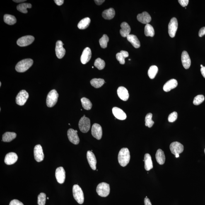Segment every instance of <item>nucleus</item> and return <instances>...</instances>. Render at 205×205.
Listing matches in <instances>:
<instances>
[{"mask_svg":"<svg viewBox=\"0 0 205 205\" xmlns=\"http://www.w3.org/2000/svg\"><path fill=\"white\" fill-rule=\"evenodd\" d=\"M47 199H49V198H47Z\"/></svg>","mask_w":205,"mask_h":205,"instance_id":"nucleus-55","label":"nucleus"},{"mask_svg":"<svg viewBox=\"0 0 205 205\" xmlns=\"http://www.w3.org/2000/svg\"><path fill=\"white\" fill-rule=\"evenodd\" d=\"M33 64V60L26 59L23 60L19 62L15 67L16 71L18 72L23 73L26 71Z\"/></svg>","mask_w":205,"mask_h":205,"instance_id":"nucleus-2","label":"nucleus"},{"mask_svg":"<svg viewBox=\"0 0 205 205\" xmlns=\"http://www.w3.org/2000/svg\"><path fill=\"white\" fill-rule=\"evenodd\" d=\"M1 82H0V87H1Z\"/></svg>","mask_w":205,"mask_h":205,"instance_id":"nucleus-54","label":"nucleus"},{"mask_svg":"<svg viewBox=\"0 0 205 205\" xmlns=\"http://www.w3.org/2000/svg\"><path fill=\"white\" fill-rule=\"evenodd\" d=\"M87 158L90 166L92 170H96L97 160L94 153L91 151H89L87 152Z\"/></svg>","mask_w":205,"mask_h":205,"instance_id":"nucleus-16","label":"nucleus"},{"mask_svg":"<svg viewBox=\"0 0 205 205\" xmlns=\"http://www.w3.org/2000/svg\"><path fill=\"white\" fill-rule=\"evenodd\" d=\"M54 1L56 4L59 6H61L64 2V0H54Z\"/></svg>","mask_w":205,"mask_h":205,"instance_id":"nucleus-48","label":"nucleus"},{"mask_svg":"<svg viewBox=\"0 0 205 205\" xmlns=\"http://www.w3.org/2000/svg\"><path fill=\"white\" fill-rule=\"evenodd\" d=\"M59 94L56 90L53 89L49 92L47 98V105L48 107H52L57 102Z\"/></svg>","mask_w":205,"mask_h":205,"instance_id":"nucleus-5","label":"nucleus"},{"mask_svg":"<svg viewBox=\"0 0 205 205\" xmlns=\"http://www.w3.org/2000/svg\"><path fill=\"white\" fill-rule=\"evenodd\" d=\"M63 45H64V44H63L61 40H58L56 42L55 48L56 54L57 58L59 59H62L64 57L66 54V49L63 47Z\"/></svg>","mask_w":205,"mask_h":205,"instance_id":"nucleus-14","label":"nucleus"},{"mask_svg":"<svg viewBox=\"0 0 205 205\" xmlns=\"http://www.w3.org/2000/svg\"><path fill=\"white\" fill-rule=\"evenodd\" d=\"M204 152H205V150H204Z\"/></svg>","mask_w":205,"mask_h":205,"instance_id":"nucleus-57","label":"nucleus"},{"mask_svg":"<svg viewBox=\"0 0 205 205\" xmlns=\"http://www.w3.org/2000/svg\"><path fill=\"white\" fill-rule=\"evenodd\" d=\"M155 158L157 162L160 165H163L165 163V156L164 152L162 149H159L157 150Z\"/></svg>","mask_w":205,"mask_h":205,"instance_id":"nucleus-26","label":"nucleus"},{"mask_svg":"<svg viewBox=\"0 0 205 205\" xmlns=\"http://www.w3.org/2000/svg\"><path fill=\"white\" fill-rule=\"evenodd\" d=\"M144 34L146 36L153 37L155 35V31L153 26L150 24H147L144 28Z\"/></svg>","mask_w":205,"mask_h":205,"instance_id":"nucleus-35","label":"nucleus"},{"mask_svg":"<svg viewBox=\"0 0 205 205\" xmlns=\"http://www.w3.org/2000/svg\"><path fill=\"white\" fill-rule=\"evenodd\" d=\"M129 61H130V60H131V59H129Z\"/></svg>","mask_w":205,"mask_h":205,"instance_id":"nucleus-56","label":"nucleus"},{"mask_svg":"<svg viewBox=\"0 0 205 205\" xmlns=\"http://www.w3.org/2000/svg\"><path fill=\"white\" fill-rule=\"evenodd\" d=\"M109 184L105 182L99 184L97 186L96 191L99 196L102 197H107L110 193Z\"/></svg>","mask_w":205,"mask_h":205,"instance_id":"nucleus-4","label":"nucleus"},{"mask_svg":"<svg viewBox=\"0 0 205 205\" xmlns=\"http://www.w3.org/2000/svg\"><path fill=\"white\" fill-rule=\"evenodd\" d=\"M137 20L141 23L144 24H148L151 20V17L149 14L146 11L139 14L137 17Z\"/></svg>","mask_w":205,"mask_h":205,"instance_id":"nucleus-21","label":"nucleus"},{"mask_svg":"<svg viewBox=\"0 0 205 205\" xmlns=\"http://www.w3.org/2000/svg\"><path fill=\"white\" fill-rule=\"evenodd\" d=\"M201 71L202 75L205 78V66H203V67L201 68Z\"/></svg>","mask_w":205,"mask_h":205,"instance_id":"nucleus-50","label":"nucleus"},{"mask_svg":"<svg viewBox=\"0 0 205 205\" xmlns=\"http://www.w3.org/2000/svg\"><path fill=\"white\" fill-rule=\"evenodd\" d=\"M9 205H24L23 203L17 199H13L10 202Z\"/></svg>","mask_w":205,"mask_h":205,"instance_id":"nucleus-44","label":"nucleus"},{"mask_svg":"<svg viewBox=\"0 0 205 205\" xmlns=\"http://www.w3.org/2000/svg\"><path fill=\"white\" fill-rule=\"evenodd\" d=\"M32 5L30 3H23L17 6V9L20 12L27 13L28 12L27 8H32Z\"/></svg>","mask_w":205,"mask_h":205,"instance_id":"nucleus-34","label":"nucleus"},{"mask_svg":"<svg viewBox=\"0 0 205 205\" xmlns=\"http://www.w3.org/2000/svg\"><path fill=\"white\" fill-rule=\"evenodd\" d=\"M92 52L91 49L88 47H87L83 50L81 57V61L82 64H87L91 59Z\"/></svg>","mask_w":205,"mask_h":205,"instance_id":"nucleus-17","label":"nucleus"},{"mask_svg":"<svg viewBox=\"0 0 205 205\" xmlns=\"http://www.w3.org/2000/svg\"><path fill=\"white\" fill-rule=\"evenodd\" d=\"M94 1L97 5H100L102 4L105 1L104 0H95Z\"/></svg>","mask_w":205,"mask_h":205,"instance_id":"nucleus-49","label":"nucleus"},{"mask_svg":"<svg viewBox=\"0 0 205 205\" xmlns=\"http://www.w3.org/2000/svg\"><path fill=\"white\" fill-rule=\"evenodd\" d=\"M90 84L92 86L95 88H98L101 87L105 83V80L102 79H93L90 81Z\"/></svg>","mask_w":205,"mask_h":205,"instance_id":"nucleus-32","label":"nucleus"},{"mask_svg":"<svg viewBox=\"0 0 205 205\" xmlns=\"http://www.w3.org/2000/svg\"><path fill=\"white\" fill-rule=\"evenodd\" d=\"M158 71V68L157 66H151L148 69V76L151 79L155 78V76L157 74Z\"/></svg>","mask_w":205,"mask_h":205,"instance_id":"nucleus-36","label":"nucleus"},{"mask_svg":"<svg viewBox=\"0 0 205 205\" xmlns=\"http://www.w3.org/2000/svg\"><path fill=\"white\" fill-rule=\"evenodd\" d=\"M3 20L5 23L10 25H14L17 21L16 18L14 16L8 14L4 15Z\"/></svg>","mask_w":205,"mask_h":205,"instance_id":"nucleus-33","label":"nucleus"},{"mask_svg":"<svg viewBox=\"0 0 205 205\" xmlns=\"http://www.w3.org/2000/svg\"><path fill=\"white\" fill-rule=\"evenodd\" d=\"M26 1L25 0H13V1L16 3H20L24 2Z\"/></svg>","mask_w":205,"mask_h":205,"instance_id":"nucleus-51","label":"nucleus"},{"mask_svg":"<svg viewBox=\"0 0 205 205\" xmlns=\"http://www.w3.org/2000/svg\"><path fill=\"white\" fill-rule=\"evenodd\" d=\"M121 29L120 30L121 35L123 37H127L131 32L130 27L126 22H123L121 24Z\"/></svg>","mask_w":205,"mask_h":205,"instance_id":"nucleus-23","label":"nucleus"},{"mask_svg":"<svg viewBox=\"0 0 205 205\" xmlns=\"http://www.w3.org/2000/svg\"><path fill=\"white\" fill-rule=\"evenodd\" d=\"M55 175L56 180L59 183H64L66 179V172L62 167H59L56 169Z\"/></svg>","mask_w":205,"mask_h":205,"instance_id":"nucleus-15","label":"nucleus"},{"mask_svg":"<svg viewBox=\"0 0 205 205\" xmlns=\"http://www.w3.org/2000/svg\"><path fill=\"white\" fill-rule=\"evenodd\" d=\"M144 202L145 205H152L150 199L147 197V196L144 199Z\"/></svg>","mask_w":205,"mask_h":205,"instance_id":"nucleus-47","label":"nucleus"},{"mask_svg":"<svg viewBox=\"0 0 205 205\" xmlns=\"http://www.w3.org/2000/svg\"><path fill=\"white\" fill-rule=\"evenodd\" d=\"M29 97V94L26 90H21L16 96V104L20 106L24 105L26 102Z\"/></svg>","mask_w":205,"mask_h":205,"instance_id":"nucleus-7","label":"nucleus"},{"mask_svg":"<svg viewBox=\"0 0 205 205\" xmlns=\"http://www.w3.org/2000/svg\"><path fill=\"white\" fill-rule=\"evenodd\" d=\"M18 157L14 153H10L7 154L5 157L4 162L7 165H11L16 163Z\"/></svg>","mask_w":205,"mask_h":205,"instance_id":"nucleus-19","label":"nucleus"},{"mask_svg":"<svg viewBox=\"0 0 205 205\" xmlns=\"http://www.w3.org/2000/svg\"><path fill=\"white\" fill-rule=\"evenodd\" d=\"M170 148L171 153L175 155L182 153L184 150L183 145L178 142L171 143Z\"/></svg>","mask_w":205,"mask_h":205,"instance_id":"nucleus-10","label":"nucleus"},{"mask_svg":"<svg viewBox=\"0 0 205 205\" xmlns=\"http://www.w3.org/2000/svg\"><path fill=\"white\" fill-rule=\"evenodd\" d=\"M144 168L147 171H149L153 167V161H152L151 156L148 153H146L144 155Z\"/></svg>","mask_w":205,"mask_h":205,"instance_id":"nucleus-25","label":"nucleus"},{"mask_svg":"<svg viewBox=\"0 0 205 205\" xmlns=\"http://www.w3.org/2000/svg\"><path fill=\"white\" fill-rule=\"evenodd\" d=\"M175 156L176 158H178L179 157V154H176L175 155Z\"/></svg>","mask_w":205,"mask_h":205,"instance_id":"nucleus-52","label":"nucleus"},{"mask_svg":"<svg viewBox=\"0 0 205 205\" xmlns=\"http://www.w3.org/2000/svg\"><path fill=\"white\" fill-rule=\"evenodd\" d=\"M46 201V195L44 193H40L38 196V205H45Z\"/></svg>","mask_w":205,"mask_h":205,"instance_id":"nucleus-41","label":"nucleus"},{"mask_svg":"<svg viewBox=\"0 0 205 205\" xmlns=\"http://www.w3.org/2000/svg\"><path fill=\"white\" fill-rule=\"evenodd\" d=\"M35 38L32 36H25L19 39L17 41V44L20 47H26L32 44Z\"/></svg>","mask_w":205,"mask_h":205,"instance_id":"nucleus-8","label":"nucleus"},{"mask_svg":"<svg viewBox=\"0 0 205 205\" xmlns=\"http://www.w3.org/2000/svg\"><path fill=\"white\" fill-rule=\"evenodd\" d=\"M109 39L107 35L104 34L102 37L99 40L100 45L102 48H105L107 47V43L108 42Z\"/></svg>","mask_w":205,"mask_h":205,"instance_id":"nucleus-40","label":"nucleus"},{"mask_svg":"<svg viewBox=\"0 0 205 205\" xmlns=\"http://www.w3.org/2000/svg\"><path fill=\"white\" fill-rule=\"evenodd\" d=\"M178 83L176 80L171 79L167 82L164 85L163 89L166 92L170 91L171 90L176 88Z\"/></svg>","mask_w":205,"mask_h":205,"instance_id":"nucleus-24","label":"nucleus"},{"mask_svg":"<svg viewBox=\"0 0 205 205\" xmlns=\"http://www.w3.org/2000/svg\"><path fill=\"white\" fill-rule=\"evenodd\" d=\"M129 56L127 51H121L120 52L116 54V57L117 60L119 62L120 64L124 65L125 63V58L128 57Z\"/></svg>","mask_w":205,"mask_h":205,"instance_id":"nucleus-29","label":"nucleus"},{"mask_svg":"<svg viewBox=\"0 0 205 205\" xmlns=\"http://www.w3.org/2000/svg\"><path fill=\"white\" fill-rule=\"evenodd\" d=\"M127 40L132 44V45L136 48H138L140 47V42L136 35L130 34L126 37Z\"/></svg>","mask_w":205,"mask_h":205,"instance_id":"nucleus-27","label":"nucleus"},{"mask_svg":"<svg viewBox=\"0 0 205 205\" xmlns=\"http://www.w3.org/2000/svg\"><path fill=\"white\" fill-rule=\"evenodd\" d=\"M203 66H203L202 65H201V68L203 67Z\"/></svg>","mask_w":205,"mask_h":205,"instance_id":"nucleus-53","label":"nucleus"},{"mask_svg":"<svg viewBox=\"0 0 205 205\" xmlns=\"http://www.w3.org/2000/svg\"><path fill=\"white\" fill-rule=\"evenodd\" d=\"M177 28V20L174 17L171 19L168 25V33L171 37L174 38L175 36Z\"/></svg>","mask_w":205,"mask_h":205,"instance_id":"nucleus-9","label":"nucleus"},{"mask_svg":"<svg viewBox=\"0 0 205 205\" xmlns=\"http://www.w3.org/2000/svg\"><path fill=\"white\" fill-rule=\"evenodd\" d=\"M94 66L98 70H102L105 68V62L103 60L100 59V58H97L95 61Z\"/></svg>","mask_w":205,"mask_h":205,"instance_id":"nucleus-39","label":"nucleus"},{"mask_svg":"<svg viewBox=\"0 0 205 205\" xmlns=\"http://www.w3.org/2000/svg\"><path fill=\"white\" fill-rule=\"evenodd\" d=\"M102 15L105 19L108 20L112 19L115 15V10L112 8L106 10L102 13Z\"/></svg>","mask_w":205,"mask_h":205,"instance_id":"nucleus-28","label":"nucleus"},{"mask_svg":"<svg viewBox=\"0 0 205 205\" xmlns=\"http://www.w3.org/2000/svg\"><path fill=\"white\" fill-rule=\"evenodd\" d=\"M34 156L37 162L42 161L44 158V155L42 146L40 144L37 145L34 148Z\"/></svg>","mask_w":205,"mask_h":205,"instance_id":"nucleus-11","label":"nucleus"},{"mask_svg":"<svg viewBox=\"0 0 205 205\" xmlns=\"http://www.w3.org/2000/svg\"><path fill=\"white\" fill-rule=\"evenodd\" d=\"M204 96L202 95H199L196 96L194 97L193 103L195 105H198L202 103L204 100Z\"/></svg>","mask_w":205,"mask_h":205,"instance_id":"nucleus-42","label":"nucleus"},{"mask_svg":"<svg viewBox=\"0 0 205 205\" xmlns=\"http://www.w3.org/2000/svg\"><path fill=\"white\" fill-rule=\"evenodd\" d=\"M81 102L82 106L86 110H89L91 109L92 107V103L90 100L88 98L83 97L81 99Z\"/></svg>","mask_w":205,"mask_h":205,"instance_id":"nucleus-37","label":"nucleus"},{"mask_svg":"<svg viewBox=\"0 0 205 205\" xmlns=\"http://www.w3.org/2000/svg\"><path fill=\"white\" fill-rule=\"evenodd\" d=\"M90 18H85L82 19L79 23L78 27L80 30H85L88 28L90 23Z\"/></svg>","mask_w":205,"mask_h":205,"instance_id":"nucleus-31","label":"nucleus"},{"mask_svg":"<svg viewBox=\"0 0 205 205\" xmlns=\"http://www.w3.org/2000/svg\"><path fill=\"white\" fill-rule=\"evenodd\" d=\"M78 131L73 129H69L67 131V135L70 142L73 144H78L80 142L79 138L77 134Z\"/></svg>","mask_w":205,"mask_h":205,"instance_id":"nucleus-12","label":"nucleus"},{"mask_svg":"<svg viewBox=\"0 0 205 205\" xmlns=\"http://www.w3.org/2000/svg\"><path fill=\"white\" fill-rule=\"evenodd\" d=\"M181 61L183 66L185 69H188L190 67L191 64V59L187 51H184L182 52L181 56Z\"/></svg>","mask_w":205,"mask_h":205,"instance_id":"nucleus-18","label":"nucleus"},{"mask_svg":"<svg viewBox=\"0 0 205 205\" xmlns=\"http://www.w3.org/2000/svg\"><path fill=\"white\" fill-rule=\"evenodd\" d=\"M178 114L176 112H174L169 115L168 120L169 122H173L176 120L177 118Z\"/></svg>","mask_w":205,"mask_h":205,"instance_id":"nucleus-43","label":"nucleus"},{"mask_svg":"<svg viewBox=\"0 0 205 205\" xmlns=\"http://www.w3.org/2000/svg\"><path fill=\"white\" fill-rule=\"evenodd\" d=\"M17 135L14 132H7L2 136V141L5 142H10L16 138Z\"/></svg>","mask_w":205,"mask_h":205,"instance_id":"nucleus-30","label":"nucleus"},{"mask_svg":"<svg viewBox=\"0 0 205 205\" xmlns=\"http://www.w3.org/2000/svg\"><path fill=\"white\" fill-rule=\"evenodd\" d=\"M130 159V151L127 148H123L119 152L118 160L120 165L125 167L129 163Z\"/></svg>","mask_w":205,"mask_h":205,"instance_id":"nucleus-1","label":"nucleus"},{"mask_svg":"<svg viewBox=\"0 0 205 205\" xmlns=\"http://www.w3.org/2000/svg\"><path fill=\"white\" fill-rule=\"evenodd\" d=\"M79 127L82 132L86 133L89 130L90 127V121L89 119L84 115L79 122Z\"/></svg>","mask_w":205,"mask_h":205,"instance_id":"nucleus-6","label":"nucleus"},{"mask_svg":"<svg viewBox=\"0 0 205 205\" xmlns=\"http://www.w3.org/2000/svg\"><path fill=\"white\" fill-rule=\"evenodd\" d=\"M152 117L153 114L150 113L147 114L145 117V125L149 128L152 127L154 124V122L152 120Z\"/></svg>","mask_w":205,"mask_h":205,"instance_id":"nucleus-38","label":"nucleus"},{"mask_svg":"<svg viewBox=\"0 0 205 205\" xmlns=\"http://www.w3.org/2000/svg\"><path fill=\"white\" fill-rule=\"evenodd\" d=\"M117 95L121 100L126 101L129 98V95L127 89L124 87H119L117 90Z\"/></svg>","mask_w":205,"mask_h":205,"instance_id":"nucleus-20","label":"nucleus"},{"mask_svg":"<svg viewBox=\"0 0 205 205\" xmlns=\"http://www.w3.org/2000/svg\"><path fill=\"white\" fill-rule=\"evenodd\" d=\"M189 0H179L178 1L179 2L181 6L183 7H185L187 6L189 3Z\"/></svg>","mask_w":205,"mask_h":205,"instance_id":"nucleus-45","label":"nucleus"},{"mask_svg":"<svg viewBox=\"0 0 205 205\" xmlns=\"http://www.w3.org/2000/svg\"><path fill=\"white\" fill-rule=\"evenodd\" d=\"M101 126L97 124H94L92 126L91 133L92 135L98 140L101 139L102 133Z\"/></svg>","mask_w":205,"mask_h":205,"instance_id":"nucleus-13","label":"nucleus"},{"mask_svg":"<svg viewBox=\"0 0 205 205\" xmlns=\"http://www.w3.org/2000/svg\"><path fill=\"white\" fill-rule=\"evenodd\" d=\"M112 112L114 116L117 119L124 120L126 118L125 112L119 107H114L112 109Z\"/></svg>","mask_w":205,"mask_h":205,"instance_id":"nucleus-22","label":"nucleus"},{"mask_svg":"<svg viewBox=\"0 0 205 205\" xmlns=\"http://www.w3.org/2000/svg\"><path fill=\"white\" fill-rule=\"evenodd\" d=\"M73 197L79 204H83L84 202V195L81 188L78 184H75L73 187Z\"/></svg>","mask_w":205,"mask_h":205,"instance_id":"nucleus-3","label":"nucleus"},{"mask_svg":"<svg viewBox=\"0 0 205 205\" xmlns=\"http://www.w3.org/2000/svg\"><path fill=\"white\" fill-rule=\"evenodd\" d=\"M205 35V27H203L200 30L199 32V37H202Z\"/></svg>","mask_w":205,"mask_h":205,"instance_id":"nucleus-46","label":"nucleus"}]
</instances>
